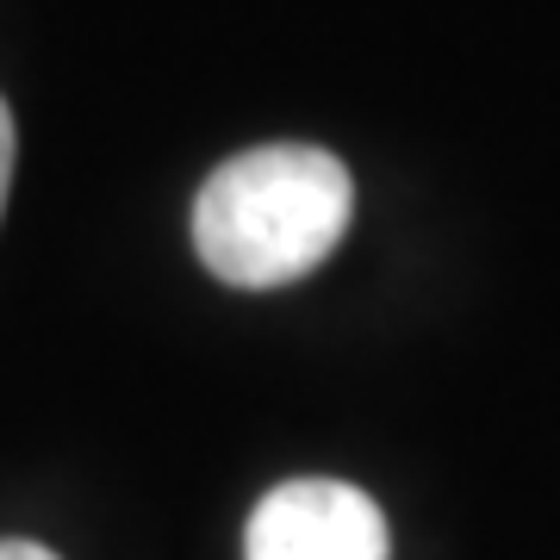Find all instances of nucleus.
<instances>
[{
    "label": "nucleus",
    "mask_w": 560,
    "mask_h": 560,
    "mask_svg": "<svg viewBox=\"0 0 560 560\" xmlns=\"http://www.w3.org/2000/svg\"><path fill=\"white\" fill-rule=\"evenodd\" d=\"M0 560H57V555L38 548V541H0Z\"/></svg>",
    "instance_id": "obj_4"
},
{
    "label": "nucleus",
    "mask_w": 560,
    "mask_h": 560,
    "mask_svg": "<svg viewBox=\"0 0 560 560\" xmlns=\"http://www.w3.org/2000/svg\"><path fill=\"white\" fill-rule=\"evenodd\" d=\"M13 150H20V138H13V113H7V101H0V212H7V187H13Z\"/></svg>",
    "instance_id": "obj_3"
},
{
    "label": "nucleus",
    "mask_w": 560,
    "mask_h": 560,
    "mask_svg": "<svg viewBox=\"0 0 560 560\" xmlns=\"http://www.w3.org/2000/svg\"><path fill=\"white\" fill-rule=\"evenodd\" d=\"M355 180L330 150L261 143L219 162L194 200V249L224 287L268 293L318 268L349 231Z\"/></svg>",
    "instance_id": "obj_1"
},
{
    "label": "nucleus",
    "mask_w": 560,
    "mask_h": 560,
    "mask_svg": "<svg viewBox=\"0 0 560 560\" xmlns=\"http://www.w3.org/2000/svg\"><path fill=\"white\" fill-rule=\"evenodd\" d=\"M381 504L349 480H287L256 504L243 560H386Z\"/></svg>",
    "instance_id": "obj_2"
}]
</instances>
